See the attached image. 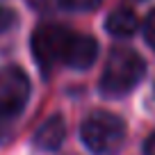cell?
Here are the masks:
<instances>
[{
    "mask_svg": "<svg viewBox=\"0 0 155 155\" xmlns=\"http://www.w3.org/2000/svg\"><path fill=\"white\" fill-rule=\"evenodd\" d=\"M144 71H146V64L135 50L114 48L107 57L105 71L101 75V91L107 96L128 94L144 78Z\"/></svg>",
    "mask_w": 155,
    "mask_h": 155,
    "instance_id": "2",
    "label": "cell"
},
{
    "mask_svg": "<svg viewBox=\"0 0 155 155\" xmlns=\"http://www.w3.org/2000/svg\"><path fill=\"white\" fill-rule=\"evenodd\" d=\"M16 25V14L9 9V7L0 5V32H7L9 28Z\"/></svg>",
    "mask_w": 155,
    "mask_h": 155,
    "instance_id": "8",
    "label": "cell"
},
{
    "mask_svg": "<svg viewBox=\"0 0 155 155\" xmlns=\"http://www.w3.org/2000/svg\"><path fill=\"white\" fill-rule=\"evenodd\" d=\"M137 25H139V18H137V14L132 9H128V7L114 9L105 21L107 32L114 34V37H130V34H135Z\"/></svg>",
    "mask_w": 155,
    "mask_h": 155,
    "instance_id": "6",
    "label": "cell"
},
{
    "mask_svg": "<svg viewBox=\"0 0 155 155\" xmlns=\"http://www.w3.org/2000/svg\"><path fill=\"white\" fill-rule=\"evenodd\" d=\"M59 5L71 12H89V9H96L101 5V0H59Z\"/></svg>",
    "mask_w": 155,
    "mask_h": 155,
    "instance_id": "7",
    "label": "cell"
},
{
    "mask_svg": "<svg viewBox=\"0 0 155 155\" xmlns=\"http://www.w3.org/2000/svg\"><path fill=\"white\" fill-rule=\"evenodd\" d=\"M30 96V80L21 68L5 66L0 71V141L12 135L23 105Z\"/></svg>",
    "mask_w": 155,
    "mask_h": 155,
    "instance_id": "3",
    "label": "cell"
},
{
    "mask_svg": "<svg viewBox=\"0 0 155 155\" xmlns=\"http://www.w3.org/2000/svg\"><path fill=\"white\" fill-rule=\"evenodd\" d=\"M144 37H146L150 48H155V9L150 12V14L146 16V21H144Z\"/></svg>",
    "mask_w": 155,
    "mask_h": 155,
    "instance_id": "9",
    "label": "cell"
},
{
    "mask_svg": "<svg viewBox=\"0 0 155 155\" xmlns=\"http://www.w3.org/2000/svg\"><path fill=\"white\" fill-rule=\"evenodd\" d=\"M32 53L46 71L59 64L87 68L98 55V44L89 34L73 32L62 25H41L32 34Z\"/></svg>",
    "mask_w": 155,
    "mask_h": 155,
    "instance_id": "1",
    "label": "cell"
},
{
    "mask_svg": "<svg viewBox=\"0 0 155 155\" xmlns=\"http://www.w3.org/2000/svg\"><path fill=\"white\" fill-rule=\"evenodd\" d=\"M84 146L96 155H112L126 139V123L112 112H91L80 126Z\"/></svg>",
    "mask_w": 155,
    "mask_h": 155,
    "instance_id": "4",
    "label": "cell"
},
{
    "mask_svg": "<svg viewBox=\"0 0 155 155\" xmlns=\"http://www.w3.org/2000/svg\"><path fill=\"white\" fill-rule=\"evenodd\" d=\"M144 155H155V132H150L144 144Z\"/></svg>",
    "mask_w": 155,
    "mask_h": 155,
    "instance_id": "10",
    "label": "cell"
},
{
    "mask_svg": "<svg viewBox=\"0 0 155 155\" xmlns=\"http://www.w3.org/2000/svg\"><path fill=\"white\" fill-rule=\"evenodd\" d=\"M64 135H66L64 119L62 116H50L48 121L39 126L37 135H34V144L44 150H57L64 141Z\"/></svg>",
    "mask_w": 155,
    "mask_h": 155,
    "instance_id": "5",
    "label": "cell"
}]
</instances>
